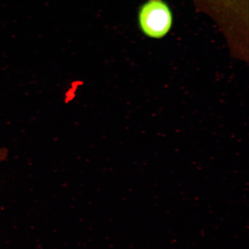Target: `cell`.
I'll use <instances>...</instances> for the list:
<instances>
[{
    "label": "cell",
    "mask_w": 249,
    "mask_h": 249,
    "mask_svg": "<svg viewBox=\"0 0 249 249\" xmlns=\"http://www.w3.org/2000/svg\"><path fill=\"white\" fill-rule=\"evenodd\" d=\"M139 23L145 35L161 38L169 32L172 26V12L162 0H148L140 9Z\"/></svg>",
    "instance_id": "6da1fadb"
},
{
    "label": "cell",
    "mask_w": 249,
    "mask_h": 249,
    "mask_svg": "<svg viewBox=\"0 0 249 249\" xmlns=\"http://www.w3.org/2000/svg\"><path fill=\"white\" fill-rule=\"evenodd\" d=\"M8 152L4 148H0V162L4 161L8 157Z\"/></svg>",
    "instance_id": "7a4b0ae2"
}]
</instances>
